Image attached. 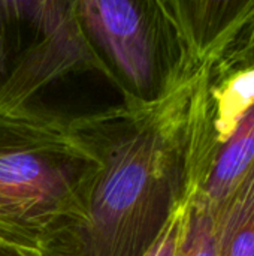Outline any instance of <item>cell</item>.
Listing matches in <instances>:
<instances>
[{
    "mask_svg": "<svg viewBox=\"0 0 254 256\" xmlns=\"http://www.w3.org/2000/svg\"><path fill=\"white\" fill-rule=\"evenodd\" d=\"M201 72L162 102L129 106L72 130L100 170L81 210L49 232L39 255L145 254L192 192V108Z\"/></svg>",
    "mask_w": 254,
    "mask_h": 256,
    "instance_id": "cell-1",
    "label": "cell"
},
{
    "mask_svg": "<svg viewBox=\"0 0 254 256\" xmlns=\"http://www.w3.org/2000/svg\"><path fill=\"white\" fill-rule=\"evenodd\" d=\"M88 45L75 0H0V116L72 132L129 108Z\"/></svg>",
    "mask_w": 254,
    "mask_h": 256,
    "instance_id": "cell-2",
    "label": "cell"
},
{
    "mask_svg": "<svg viewBox=\"0 0 254 256\" xmlns=\"http://www.w3.org/2000/svg\"><path fill=\"white\" fill-rule=\"evenodd\" d=\"M99 170L73 132L0 116V243L39 250L81 210Z\"/></svg>",
    "mask_w": 254,
    "mask_h": 256,
    "instance_id": "cell-3",
    "label": "cell"
},
{
    "mask_svg": "<svg viewBox=\"0 0 254 256\" xmlns=\"http://www.w3.org/2000/svg\"><path fill=\"white\" fill-rule=\"evenodd\" d=\"M75 10L130 106L162 102L202 70L169 0H75Z\"/></svg>",
    "mask_w": 254,
    "mask_h": 256,
    "instance_id": "cell-4",
    "label": "cell"
},
{
    "mask_svg": "<svg viewBox=\"0 0 254 256\" xmlns=\"http://www.w3.org/2000/svg\"><path fill=\"white\" fill-rule=\"evenodd\" d=\"M201 68L211 64L253 12L254 0H169Z\"/></svg>",
    "mask_w": 254,
    "mask_h": 256,
    "instance_id": "cell-5",
    "label": "cell"
},
{
    "mask_svg": "<svg viewBox=\"0 0 254 256\" xmlns=\"http://www.w3.org/2000/svg\"><path fill=\"white\" fill-rule=\"evenodd\" d=\"M254 162V106L244 116L231 138L219 148L210 172L195 195L205 200L213 208L240 184Z\"/></svg>",
    "mask_w": 254,
    "mask_h": 256,
    "instance_id": "cell-6",
    "label": "cell"
},
{
    "mask_svg": "<svg viewBox=\"0 0 254 256\" xmlns=\"http://www.w3.org/2000/svg\"><path fill=\"white\" fill-rule=\"evenodd\" d=\"M213 210L217 256H254V162L223 204Z\"/></svg>",
    "mask_w": 254,
    "mask_h": 256,
    "instance_id": "cell-7",
    "label": "cell"
},
{
    "mask_svg": "<svg viewBox=\"0 0 254 256\" xmlns=\"http://www.w3.org/2000/svg\"><path fill=\"white\" fill-rule=\"evenodd\" d=\"M178 256H217L214 210L192 192L189 222Z\"/></svg>",
    "mask_w": 254,
    "mask_h": 256,
    "instance_id": "cell-8",
    "label": "cell"
},
{
    "mask_svg": "<svg viewBox=\"0 0 254 256\" xmlns=\"http://www.w3.org/2000/svg\"><path fill=\"white\" fill-rule=\"evenodd\" d=\"M190 195L177 207L172 213L157 238L153 244L145 250L142 256H178L181 243L184 240V234L189 222V210H190Z\"/></svg>",
    "mask_w": 254,
    "mask_h": 256,
    "instance_id": "cell-9",
    "label": "cell"
},
{
    "mask_svg": "<svg viewBox=\"0 0 254 256\" xmlns=\"http://www.w3.org/2000/svg\"><path fill=\"white\" fill-rule=\"evenodd\" d=\"M0 256H40L37 250H30V249H19L7 244L0 243Z\"/></svg>",
    "mask_w": 254,
    "mask_h": 256,
    "instance_id": "cell-10",
    "label": "cell"
}]
</instances>
